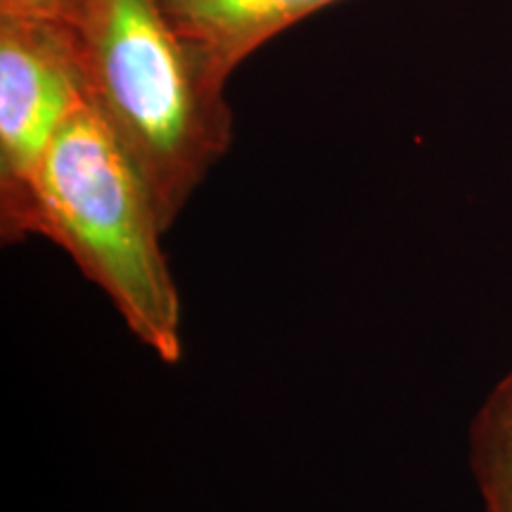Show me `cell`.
Listing matches in <instances>:
<instances>
[{
	"mask_svg": "<svg viewBox=\"0 0 512 512\" xmlns=\"http://www.w3.org/2000/svg\"><path fill=\"white\" fill-rule=\"evenodd\" d=\"M74 34L86 100L171 230L233 143L228 81L185 41L162 0H86Z\"/></svg>",
	"mask_w": 512,
	"mask_h": 512,
	"instance_id": "obj_1",
	"label": "cell"
},
{
	"mask_svg": "<svg viewBox=\"0 0 512 512\" xmlns=\"http://www.w3.org/2000/svg\"><path fill=\"white\" fill-rule=\"evenodd\" d=\"M169 233L136 164L83 100L48 147L36 178L31 238L72 256L143 347L183 361V304L162 238Z\"/></svg>",
	"mask_w": 512,
	"mask_h": 512,
	"instance_id": "obj_2",
	"label": "cell"
},
{
	"mask_svg": "<svg viewBox=\"0 0 512 512\" xmlns=\"http://www.w3.org/2000/svg\"><path fill=\"white\" fill-rule=\"evenodd\" d=\"M86 100L72 27L0 17V240L31 238L48 147Z\"/></svg>",
	"mask_w": 512,
	"mask_h": 512,
	"instance_id": "obj_3",
	"label": "cell"
},
{
	"mask_svg": "<svg viewBox=\"0 0 512 512\" xmlns=\"http://www.w3.org/2000/svg\"><path fill=\"white\" fill-rule=\"evenodd\" d=\"M332 3L339 0H162L181 36L226 81L271 38Z\"/></svg>",
	"mask_w": 512,
	"mask_h": 512,
	"instance_id": "obj_4",
	"label": "cell"
},
{
	"mask_svg": "<svg viewBox=\"0 0 512 512\" xmlns=\"http://www.w3.org/2000/svg\"><path fill=\"white\" fill-rule=\"evenodd\" d=\"M470 463L484 512H512V366L472 420Z\"/></svg>",
	"mask_w": 512,
	"mask_h": 512,
	"instance_id": "obj_5",
	"label": "cell"
},
{
	"mask_svg": "<svg viewBox=\"0 0 512 512\" xmlns=\"http://www.w3.org/2000/svg\"><path fill=\"white\" fill-rule=\"evenodd\" d=\"M86 0H0V17L76 27Z\"/></svg>",
	"mask_w": 512,
	"mask_h": 512,
	"instance_id": "obj_6",
	"label": "cell"
}]
</instances>
